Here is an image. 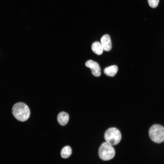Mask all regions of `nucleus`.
Here are the masks:
<instances>
[{"label":"nucleus","mask_w":164,"mask_h":164,"mask_svg":"<svg viewBox=\"0 0 164 164\" xmlns=\"http://www.w3.org/2000/svg\"><path fill=\"white\" fill-rule=\"evenodd\" d=\"M12 111L14 117L21 121H26L29 118L30 114L28 106L22 102L15 104L13 106Z\"/></svg>","instance_id":"f257e3e1"},{"label":"nucleus","mask_w":164,"mask_h":164,"mask_svg":"<svg viewBox=\"0 0 164 164\" xmlns=\"http://www.w3.org/2000/svg\"><path fill=\"white\" fill-rule=\"evenodd\" d=\"M91 48L93 52L98 55H101L104 50L101 43L98 41L95 42L92 44Z\"/></svg>","instance_id":"1a4fd4ad"},{"label":"nucleus","mask_w":164,"mask_h":164,"mask_svg":"<svg viewBox=\"0 0 164 164\" xmlns=\"http://www.w3.org/2000/svg\"><path fill=\"white\" fill-rule=\"evenodd\" d=\"M101 44L103 50L108 51L110 50L112 47L111 40L110 36L108 34L103 35L101 39Z\"/></svg>","instance_id":"423d86ee"},{"label":"nucleus","mask_w":164,"mask_h":164,"mask_svg":"<svg viewBox=\"0 0 164 164\" xmlns=\"http://www.w3.org/2000/svg\"><path fill=\"white\" fill-rule=\"evenodd\" d=\"M115 154V150L112 145L105 142L101 145L98 151L100 158L104 161H108L113 159Z\"/></svg>","instance_id":"f03ea898"},{"label":"nucleus","mask_w":164,"mask_h":164,"mask_svg":"<svg viewBox=\"0 0 164 164\" xmlns=\"http://www.w3.org/2000/svg\"><path fill=\"white\" fill-rule=\"evenodd\" d=\"M118 69V67L117 66L112 65L105 68L104 70V72L107 76L113 77L117 73Z\"/></svg>","instance_id":"6e6552de"},{"label":"nucleus","mask_w":164,"mask_h":164,"mask_svg":"<svg viewBox=\"0 0 164 164\" xmlns=\"http://www.w3.org/2000/svg\"><path fill=\"white\" fill-rule=\"evenodd\" d=\"M72 153V150L70 147L66 146L64 147L61 152V155L62 158L66 159L69 157Z\"/></svg>","instance_id":"9d476101"},{"label":"nucleus","mask_w":164,"mask_h":164,"mask_svg":"<svg viewBox=\"0 0 164 164\" xmlns=\"http://www.w3.org/2000/svg\"><path fill=\"white\" fill-rule=\"evenodd\" d=\"M149 135L154 142H162L164 141V127L159 125H154L149 128Z\"/></svg>","instance_id":"7ed1b4c3"},{"label":"nucleus","mask_w":164,"mask_h":164,"mask_svg":"<svg viewBox=\"0 0 164 164\" xmlns=\"http://www.w3.org/2000/svg\"><path fill=\"white\" fill-rule=\"evenodd\" d=\"M150 6L152 8H155L158 5L159 0H148Z\"/></svg>","instance_id":"9b49d317"},{"label":"nucleus","mask_w":164,"mask_h":164,"mask_svg":"<svg viewBox=\"0 0 164 164\" xmlns=\"http://www.w3.org/2000/svg\"><path fill=\"white\" fill-rule=\"evenodd\" d=\"M57 119L58 122L60 125L64 126L66 125L68 121L69 115L67 113L62 111L58 115Z\"/></svg>","instance_id":"0eeeda50"},{"label":"nucleus","mask_w":164,"mask_h":164,"mask_svg":"<svg viewBox=\"0 0 164 164\" xmlns=\"http://www.w3.org/2000/svg\"><path fill=\"white\" fill-rule=\"evenodd\" d=\"M121 135L119 130L114 127L108 129L104 135V138L106 142L111 145L118 144L121 140Z\"/></svg>","instance_id":"20e7f679"},{"label":"nucleus","mask_w":164,"mask_h":164,"mask_svg":"<svg viewBox=\"0 0 164 164\" xmlns=\"http://www.w3.org/2000/svg\"><path fill=\"white\" fill-rule=\"evenodd\" d=\"M85 66L91 70L92 74L95 76L99 77L101 74V69L98 64L92 60H87Z\"/></svg>","instance_id":"39448f33"}]
</instances>
